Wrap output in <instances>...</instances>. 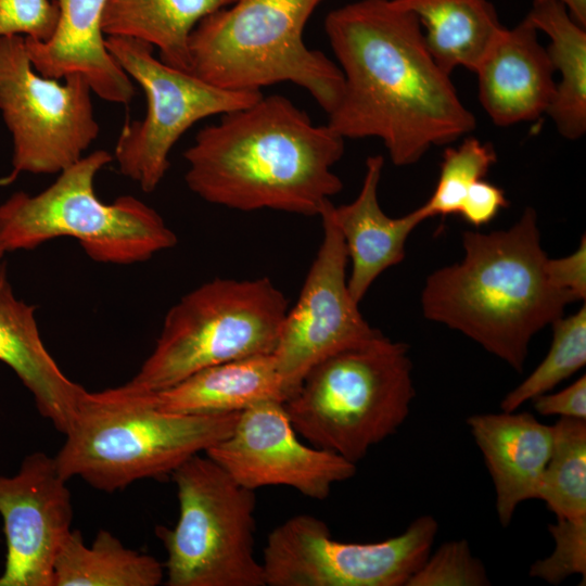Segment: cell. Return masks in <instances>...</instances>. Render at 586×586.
Segmentation results:
<instances>
[{
  "label": "cell",
  "mask_w": 586,
  "mask_h": 586,
  "mask_svg": "<svg viewBox=\"0 0 586 586\" xmlns=\"http://www.w3.org/2000/svg\"><path fill=\"white\" fill-rule=\"evenodd\" d=\"M324 30L343 75L328 124L344 139H380L392 163L407 166L475 129L412 13L357 0L330 11Z\"/></svg>",
  "instance_id": "obj_1"
},
{
  "label": "cell",
  "mask_w": 586,
  "mask_h": 586,
  "mask_svg": "<svg viewBox=\"0 0 586 586\" xmlns=\"http://www.w3.org/2000/svg\"><path fill=\"white\" fill-rule=\"evenodd\" d=\"M344 140L286 97L262 95L199 130L183 153L184 181L215 205L319 216L343 188L333 167Z\"/></svg>",
  "instance_id": "obj_2"
},
{
  "label": "cell",
  "mask_w": 586,
  "mask_h": 586,
  "mask_svg": "<svg viewBox=\"0 0 586 586\" xmlns=\"http://www.w3.org/2000/svg\"><path fill=\"white\" fill-rule=\"evenodd\" d=\"M462 244L460 263L426 278L423 315L521 372L532 337L575 302L548 279L537 214L526 207L507 230L466 231Z\"/></svg>",
  "instance_id": "obj_3"
},
{
  "label": "cell",
  "mask_w": 586,
  "mask_h": 586,
  "mask_svg": "<svg viewBox=\"0 0 586 586\" xmlns=\"http://www.w3.org/2000/svg\"><path fill=\"white\" fill-rule=\"evenodd\" d=\"M239 416L164 411L149 393L125 385L87 392L54 461L65 480L79 477L112 493L140 480L171 475L227 437Z\"/></svg>",
  "instance_id": "obj_4"
},
{
  "label": "cell",
  "mask_w": 586,
  "mask_h": 586,
  "mask_svg": "<svg viewBox=\"0 0 586 586\" xmlns=\"http://www.w3.org/2000/svg\"><path fill=\"white\" fill-rule=\"evenodd\" d=\"M322 1H233L193 29L191 72L230 90L295 84L329 114L341 98L343 75L323 52L307 47L303 36Z\"/></svg>",
  "instance_id": "obj_5"
},
{
  "label": "cell",
  "mask_w": 586,
  "mask_h": 586,
  "mask_svg": "<svg viewBox=\"0 0 586 586\" xmlns=\"http://www.w3.org/2000/svg\"><path fill=\"white\" fill-rule=\"evenodd\" d=\"M415 395L408 346L381 333L317 364L283 405L310 445L357 463L397 432Z\"/></svg>",
  "instance_id": "obj_6"
},
{
  "label": "cell",
  "mask_w": 586,
  "mask_h": 586,
  "mask_svg": "<svg viewBox=\"0 0 586 586\" xmlns=\"http://www.w3.org/2000/svg\"><path fill=\"white\" fill-rule=\"evenodd\" d=\"M113 154L95 150L58 174L37 194L18 191L0 204V244L29 251L60 237L78 241L93 260L129 265L174 247L178 240L162 216L141 200L98 198L94 179Z\"/></svg>",
  "instance_id": "obj_7"
},
{
  "label": "cell",
  "mask_w": 586,
  "mask_h": 586,
  "mask_svg": "<svg viewBox=\"0 0 586 586\" xmlns=\"http://www.w3.org/2000/svg\"><path fill=\"white\" fill-rule=\"evenodd\" d=\"M288 309L268 277L205 282L169 308L152 353L124 385L155 393L206 367L272 354Z\"/></svg>",
  "instance_id": "obj_8"
},
{
  "label": "cell",
  "mask_w": 586,
  "mask_h": 586,
  "mask_svg": "<svg viewBox=\"0 0 586 586\" xmlns=\"http://www.w3.org/2000/svg\"><path fill=\"white\" fill-rule=\"evenodd\" d=\"M179 517L158 526L168 586H266L255 556V493L238 484L206 454L170 475Z\"/></svg>",
  "instance_id": "obj_9"
},
{
  "label": "cell",
  "mask_w": 586,
  "mask_h": 586,
  "mask_svg": "<svg viewBox=\"0 0 586 586\" xmlns=\"http://www.w3.org/2000/svg\"><path fill=\"white\" fill-rule=\"evenodd\" d=\"M105 44L146 98L143 119L123 127L113 154L120 174L144 192L162 182L174 145L195 123L246 107L263 95L260 91L220 88L191 71L168 65L142 40L106 37Z\"/></svg>",
  "instance_id": "obj_10"
},
{
  "label": "cell",
  "mask_w": 586,
  "mask_h": 586,
  "mask_svg": "<svg viewBox=\"0 0 586 586\" xmlns=\"http://www.w3.org/2000/svg\"><path fill=\"white\" fill-rule=\"evenodd\" d=\"M39 74L23 36L0 38V113L12 138V181L22 173L59 174L98 138L92 89L80 74Z\"/></svg>",
  "instance_id": "obj_11"
},
{
  "label": "cell",
  "mask_w": 586,
  "mask_h": 586,
  "mask_svg": "<svg viewBox=\"0 0 586 586\" xmlns=\"http://www.w3.org/2000/svg\"><path fill=\"white\" fill-rule=\"evenodd\" d=\"M438 525L415 519L399 535L374 543L333 538L320 519L291 517L268 535L262 565L266 586H407L432 551Z\"/></svg>",
  "instance_id": "obj_12"
},
{
  "label": "cell",
  "mask_w": 586,
  "mask_h": 586,
  "mask_svg": "<svg viewBox=\"0 0 586 586\" xmlns=\"http://www.w3.org/2000/svg\"><path fill=\"white\" fill-rule=\"evenodd\" d=\"M319 217L322 241L272 352L286 400L317 364L382 333L366 321L349 293L348 256L341 232L324 208Z\"/></svg>",
  "instance_id": "obj_13"
},
{
  "label": "cell",
  "mask_w": 586,
  "mask_h": 586,
  "mask_svg": "<svg viewBox=\"0 0 586 586\" xmlns=\"http://www.w3.org/2000/svg\"><path fill=\"white\" fill-rule=\"evenodd\" d=\"M204 454L247 489L286 486L318 500L356 473V463L303 443L282 402L241 411L231 433Z\"/></svg>",
  "instance_id": "obj_14"
},
{
  "label": "cell",
  "mask_w": 586,
  "mask_h": 586,
  "mask_svg": "<svg viewBox=\"0 0 586 586\" xmlns=\"http://www.w3.org/2000/svg\"><path fill=\"white\" fill-rule=\"evenodd\" d=\"M54 457L27 455L11 476L0 475V514L7 542L0 586H53V566L71 533L73 506Z\"/></svg>",
  "instance_id": "obj_15"
},
{
  "label": "cell",
  "mask_w": 586,
  "mask_h": 586,
  "mask_svg": "<svg viewBox=\"0 0 586 586\" xmlns=\"http://www.w3.org/2000/svg\"><path fill=\"white\" fill-rule=\"evenodd\" d=\"M537 34L526 16L505 27L474 72L480 103L499 127L532 122L548 112L555 69Z\"/></svg>",
  "instance_id": "obj_16"
},
{
  "label": "cell",
  "mask_w": 586,
  "mask_h": 586,
  "mask_svg": "<svg viewBox=\"0 0 586 586\" xmlns=\"http://www.w3.org/2000/svg\"><path fill=\"white\" fill-rule=\"evenodd\" d=\"M59 18L52 37L44 42L25 37L34 68L46 77L62 79L82 75L93 94L115 104H128L136 95L130 77L116 63L105 44L102 28L109 0H53Z\"/></svg>",
  "instance_id": "obj_17"
},
{
  "label": "cell",
  "mask_w": 586,
  "mask_h": 586,
  "mask_svg": "<svg viewBox=\"0 0 586 586\" xmlns=\"http://www.w3.org/2000/svg\"><path fill=\"white\" fill-rule=\"evenodd\" d=\"M467 424L494 484L498 520L507 526L518 506L536 497L552 449V425L515 411L473 415Z\"/></svg>",
  "instance_id": "obj_18"
},
{
  "label": "cell",
  "mask_w": 586,
  "mask_h": 586,
  "mask_svg": "<svg viewBox=\"0 0 586 586\" xmlns=\"http://www.w3.org/2000/svg\"><path fill=\"white\" fill-rule=\"evenodd\" d=\"M383 166L382 155L369 156L356 199L340 206L331 201L324 206L344 240L351 262L347 285L358 304L382 272L404 259L409 234L428 219L421 206L397 218L382 211L378 188Z\"/></svg>",
  "instance_id": "obj_19"
},
{
  "label": "cell",
  "mask_w": 586,
  "mask_h": 586,
  "mask_svg": "<svg viewBox=\"0 0 586 586\" xmlns=\"http://www.w3.org/2000/svg\"><path fill=\"white\" fill-rule=\"evenodd\" d=\"M0 361L31 393L40 415L65 434L88 391L67 378L46 348L35 307L15 296L5 266H0Z\"/></svg>",
  "instance_id": "obj_20"
},
{
  "label": "cell",
  "mask_w": 586,
  "mask_h": 586,
  "mask_svg": "<svg viewBox=\"0 0 586 586\" xmlns=\"http://www.w3.org/2000/svg\"><path fill=\"white\" fill-rule=\"evenodd\" d=\"M149 395L161 410L191 415L241 412L264 402L286 400L272 354L209 366Z\"/></svg>",
  "instance_id": "obj_21"
},
{
  "label": "cell",
  "mask_w": 586,
  "mask_h": 586,
  "mask_svg": "<svg viewBox=\"0 0 586 586\" xmlns=\"http://www.w3.org/2000/svg\"><path fill=\"white\" fill-rule=\"evenodd\" d=\"M419 21L428 50L448 74L475 72L502 31L489 0H392Z\"/></svg>",
  "instance_id": "obj_22"
},
{
  "label": "cell",
  "mask_w": 586,
  "mask_h": 586,
  "mask_svg": "<svg viewBox=\"0 0 586 586\" xmlns=\"http://www.w3.org/2000/svg\"><path fill=\"white\" fill-rule=\"evenodd\" d=\"M235 0H109L105 37L142 40L174 67L191 71L190 36L196 25Z\"/></svg>",
  "instance_id": "obj_23"
},
{
  "label": "cell",
  "mask_w": 586,
  "mask_h": 586,
  "mask_svg": "<svg viewBox=\"0 0 586 586\" xmlns=\"http://www.w3.org/2000/svg\"><path fill=\"white\" fill-rule=\"evenodd\" d=\"M526 17L549 37L547 51L559 74L547 115L563 138L577 140L586 132V27L558 1L533 3Z\"/></svg>",
  "instance_id": "obj_24"
},
{
  "label": "cell",
  "mask_w": 586,
  "mask_h": 586,
  "mask_svg": "<svg viewBox=\"0 0 586 586\" xmlns=\"http://www.w3.org/2000/svg\"><path fill=\"white\" fill-rule=\"evenodd\" d=\"M165 576L154 557L129 549L105 530L88 546L72 530L56 556L53 586H156Z\"/></svg>",
  "instance_id": "obj_25"
},
{
  "label": "cell",
  "mask_w": 586,
  "mask_h": 586,
  "mask_svg": "<svg viewBox=\"0 0 586 586\" xmlns=\"http://www.w3.org/2000/svg\"><path fill=\"white\" fill-rule=\"evenodd\" d=\"M552 430V449L535 499L557 519L586 518V420L561 417Z\"/></svg>",
  "instance_id": "obj_26"
},
{
  "label": "cell",
  "mask_w": 586,
  "mask_h": 586,
  "mask_svg": "<svg viewBox=\"0 0 586 586\" xmlns=\"http://www.w3.org/2000/svg\"><path fill=\"white\" fill-rule=\"evenodd\" d=\"M552 342L546 357L501 400L502 411H515L535 397L551 392L586 364V307L551 323Z\"/></svg>",
  "instance_id": "obj_27"
},
{
  "label": "cell",
  "mask_w": 586,
  "mask_h": 586,
  "mask_svg": "<svg viewBox=\"0 0 586 586\" xmlns=\"http://www.w3.org/2000/svg\"><path fill=\"white\" fill-rule=\"evenodd\" d=\"M497 155L491 143L468 137L444 151L440 176L430 199L421 206L428 218L458 215L470 188L487 175Z\"/></svg>",
  "instance_id": "obj_28"
},
{
  "label": "cell",
  "mask_w": 586,
  "mask_h": 586,
  "mask_svg": "<svg viewBox=\"0 0 586 586\" xmlns=\"http://www.w3.org/2000/svg\"><path fill=\"white\" fill-rule=\"evenodd\" d=\"M484 564L473 556L466 539L450 540L428 556L407 586H485Z\"/></svg>",
  "instance_id": "obj_29"
},
{
  "label": "cell",
  "mask_w": 586,
  "mask_h": 586,
  "mask_svg": "<svg viewBox=\"0 0 586 586\" xmlns=\"http://www.w3.org/2000/svg\"><path fill=\"white\" fill-rule=\"evenodd\" d=\"M548 530L555 548L549 557L531 565L530 576L559 585L572 575L586 579V518L557 519Z\"/></svg>",
  "instance_id": "obj_30"
},
{
  "label": "cell",
  "mask_w": 586,
  "mask_h": 586,
  "mask_svg": "<svg viewBox=\"0 0 586 586\" xmlns=\"http://www.w3.org/2000/svg\"><path fill=\"white\" fill-rule=\"evenodd\" d=\"M58 18L53 0H0V38L23 36L48 41L54 34Z\"/></svg>",
  "instance_id": "obj_31"
},
{
  "label": "cell",
  "mask_w": 586,
  "mask_h": 586,
  "mask_svg": "<svg viewBox=\"0 0 586 586\" xmlns=\"http://www.w3.org/2000/svg\"><path fill=\"white\" fill-rule=\"evenodd\" d=\"M545 270L549 281L570 294L575 302L586 296V240L583 235L577 250L561 258H547Z\"/></svg>",
  "instance_id": "obj_32"
},
{
  "label": "cell",
  "mask_w": 586,
  "mask_h": 586,
  "mask_svg": "<svg viewBox=\"0 0 586 586\" xmlns=\"http://www.w3.org/2000/svg\"><path fill=\"white\" fill-rule=\"evenodd\" d=\"M507 206L504 190L481 179L468 191L458 215L474 227H481L491 222Z\"/></svg>",
  "instance_id": "obj_33"
},
{
  "label": "cell",
  "mask_w": 586,
  "mask_h": 586,
  "mask_svg": "<svg viewBox=\"0 0 586 586\" xmlns=\"http://www.w3.org/2000/svg\"><path fill=\"white\" fill-rule=\"evenodd\" d=\"M531 402L539 415L586 420V377L583 374L565 388L542 394Z\"/></svg>",
  "instance_id": "obj_34"
},
{
  "label": "cell",
  "mask_w": 586,
  "mask_h": 586,
  "mask_svg": "<svg viewBox=\"0 0 586 586\" xmlns=\"http://www.w3.org/2000/svg\"><path fill=\"white\" fill-rule=\"evenodd\" d=\"M558 1L565 5L571 16L579 25L586 27V0H533V3Z\"/></svg>",
  "instance_id": "obj_35"
},
{
  "label": "cell",
  "mask_w": 586,
  "mask_h": 586,
  "mask_svg": "<svg viewBox=\"0 0 586 586\" xmlns=\"http://www.w3.org/2000/svg\"><path fill=\"white\" fill-rule=\"evenodd\" d=\"M5 253H7V252L3 250V247H2L1 244H0V263H1V260H2V258H3V256H4Z\"/></svg>",
  "instance_id": "obj_36"
}]
</instances>
